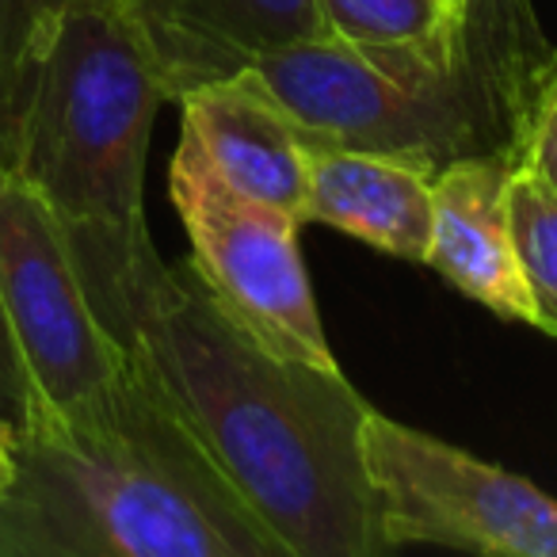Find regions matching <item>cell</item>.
I'll list each match as a JSON object with an SVG mask.
<instances>
[{
	"mask_svg": "<svg viewBox=\"0 0 557 557\" xmlns=\"http://www.w3.org/2000/svg\"><path fill=\"white\" fill-rule=\"evenodd\" d=\"M73 260L126 363L191 428L290 557L386 554L359 450L371 405L344 371L260 348L191 263L157 256L153 237Z\"/></svg>",
	"mask_w": 557,
	"mask_h": 557,
	"instance_id": "1",
	"label": "cell"
},
{
	"mask_svg": "<svg viewBox=\"0 0 557 557\" xmlns=\"http://www.w3.org/2000/svg\"><path fill=\"white\" fill-rule=\"evenodd\" d=\"M0 557H290L126 363L96 401L20 428Z\"/></svg>",
	"mask_w": 557,
	"mask_h": 557,
	"instance_id": "2",
	"label": "cell"
},
{
	"mask_svg": "<svg viewBox=\"0 0 557 557\" xmlns=\"http://www.w3.org/2000/svg\"><path fill=\"white\" fill-rule=\"evenodd\" d=\"M252 65L321 141L401 157L435 176L473 157L523 161L557 47L534 0H458L420 39H313Z\"/></svg>",
	"mask_w": 557,
	"mask_h": 557,
	"instance_id": "3",
	"label": "cell"
},
{
	"mask_svg": "<svg viewBox=\"0 0 557 557\" xmlns=\"http://www.w3.org/2000/svg\"><path fill=\"white\" fill-rule=\"evenodd\" d=\"M161 103L169 92L126 12L77 9L58 20L4 169L47 202L70 248L149 237L141 187Z\"/></svg>",
	"mask_w": 557,
	"mask_h": 557,
	"instance_id": "4",
	"label": "cell"
},
{
	"mask_svg": "<svg viewBox=\"0 0 557 557\" xmlns=\"http://www.w3.org/2000/svg\"><path fill=\"white\" fill-rule=\"evenodd\" d=\"M169 187L191 240L187 263L225 318L275 356L341 371L298 248L302 222L225 184L191 134H180Z\"/></svg>",
	"mask_w": 557,
	"mask_h": 557,
	"instance_id": "5",
	"label": "cell"
},
{
	"mask_svg": "<svg viewBox=\"0 0 557 557\" xmlns=\"http://www.w3.org/2000/svg\"><path fill=\"white\" fill-rule=\"evenodd\" d=\"M382 539L496 557H557V500L519 473L371 409L359 432Z\"/></svg>",
	"mask_w": 557,
	"mask_h": 557,
	"instance_id": "6",
	"label": "cell"
},
{
	"mask_svg": "<svg viewBox=\"0 0 557 557\" xmlns=\"http://www.w3.org/2000/svg\"><path fill=\"white\" fill-rule=\"evenodd\" d=\"M0 313L35 417H65L108 394L126 356L88 302L73 248L50 207L0 164ZM24 420V424H27Z\"/></svg>",
	"mask_w": 557,
	"mask_h": 557,
	"instance_id": "7",
	"label": "cell"
},
{
	"mask_svg": "<svg viewBox=\"0 0 557 557\" xmlns=\"http://www.w3.org/2000/svg\"><path fill=\"white\" fill-rule=\"evenodd\" d=\"M176 103L184 134L199 141L225 184L306 225L313 131L278 100L256 65L207 81Z\"/></svg>",
	"mask_w": 557,
	"mask_h": 557,
	"instance_id": "8",
	"label": "cell"
},
{
	"mask_svg": "<svg viewBox=\"0 0 557 557\" xmlns=\"http://www.w3.org/2000/svg\"><path fill=\"white\" fill-rule=\"evenodd\" d=\"M126 16L169 100L248 70L271 50L333 39L318 0H131Z\"/></svg>",
	"mask_w": 557,
	"mask_h": 557,
	"instance_id": "9",
	"label": "cell"
},
{
	"mask_svg": "<svg viewBox=\"0 0 557 557\" xmlns=\"http://www.w3.org/2000/svg\"><path fill=\"white\" fill-rule=\"evenodd\" d=\"M504 157L455 161L432 180V237L424 263L504 321L531 325V295L511 237V176Z\"/></svg>",
	"mask_w": 557,
	"mask_h": 557,
	"instance_id": "10",
	"label": "cell"
},
{
	"mask_svg": "<svg viewBox=\"0 0 557 557\" xmlns=\"http://www.w3.org/2000/svg\"><path fill=\"white\" fill-rule=\"evenodd\" d=\"M432 172L374 149L329 146L313 134L306 222L374 245L397 260L424 263L432 237Z\"/></svg>",
	"mask_w": 557,
	"mask_h": 557,
	"instance_id": "11",
	"label": "cell"
},
{
	"mask_svg": "<svg viewBox=\"0 0 557 557\" xmlns=\"http://www.w3.org/2000/svg\"><path fill=\"white\" fill-rule=\"evenodd\" d=\"M126 12L131 0H0V164H9L35 65L65 12Z\"/></svg>",
	"mask_w": 557,
	"mask_h": 557,
	"instance_id": "12",
	"label": "cell"
},
{
	"mask_svg": "<svg viewBox=\"0 0 557 557\" xmlns=\"http://www.w3.org/2000/svg\"><path fill=\"white\" fill-rule=\"evenodd\" d=\"M508 202L519 271L531 295V325L557 336V191L516 169Z\"/></svg>",
	"mask_w": 557,
	"mask_h": 557,
	"instance_id": "13",
	"label": "cell"
},
{
	"mask_svg": "<svg viewBox=\"0 0 557 557\" xmlns=\"http://www.w3.org/2000/svg\"><path fill=\"white\" fill-rule=\"evenodd\" d=\"M458 0H318L333 39L401 42L420 39L450 16Z\"/></svg>",
	"mask_w": 557,
	"mask_h": 557,
	"instance_id": "14",
	"label": "cell"
},
{
	"mask_svg": "<svg viewBox=\"0 0 557 557\" xmlns=\"http://www.w3.org/2000/svg\"><path fill=\"white\" fill-rule=\"evenodd\" d=\"M519 169H527L531 176H539L542 184H549L557 191V77L549 81L546 96H542L539 111H534Z\"/></svg>",
	"mask_w": 557,
	"mask_h": 557,
	"instance_id": "15",
	"label": "cell"
},
{
	"mask_svg": "<svg viewBox=\"0 0 557 557\" xmlns=\"http://www.w3.org/2000/svg\"><path fill=\"white\" fill-rule=\"evenodd\" d=\"M27 412H32V389H27L24 367H20L4 313H0V417H9L16 428H24Z\"/></svg>",
	"mask_w": 557,
	"mask_h": 557,
	"instance_id": "16",
	"label": "cell"
},
{
	"mask_svg": "<svg viewBox=\"0 0 557 557\" xmlns=\"http://www.w3.org/2000/svg\"><path fill=\"white\" fill-rule=\"evenodd\" d=\"M12 470H16V447H0V488L9 485Z\"/></svg>",
	"mask_w": 557,
	"mask_h": 557,
	"instance_id": "17",
	"label": "cell"
},
{
	"mask_svg": "<svg viewBox=\"0 0 557 557\" xmlns=\"http://www.w3.org/2000/svg\"><path fill=\"white\" fill-rule=\"evenodd\" d=\"M20 443V428L9 417H0V447H16Z\"/></svg>",
	"mask_w": 557,
	"mask_h": 557,
	"instance_id": "18",
	"label": "cell"
}]
</instances>
